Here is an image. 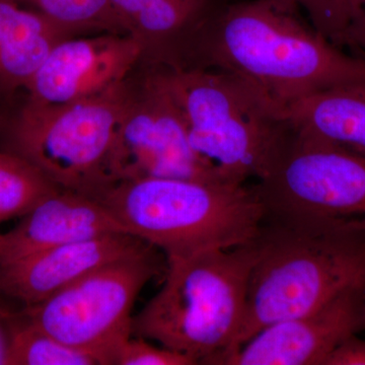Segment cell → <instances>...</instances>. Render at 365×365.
Here are the masks:
<instances>
[{
	"mask_svg": "<svg viewBox=\"0 0 365 365\" xmlns=\"http://www.w3.org/2000/svg\"><path fill=\"white\" fill-rule=\"evenodd\" d=\"M182 67L230 72L282 108L323 91L365 85L364 57L267 0H232L223 7L192 41Z\"/></svg>",
	"mask_w": 365,
	"mask_h": 365,
	"instance_id": "cell-1",
	"label": "cell"
},
{
	"mask_svg": "<svg viewBox=\"0 0 365 365\" xmlns=\"http://www.w3.org/2000/svg\"><path fill=\"white\" fill-rule=\"evenodd\" d=\"M241 328L225 360L266 327L365 288V222L265 212Z\"/></svg>",
	"mask_w": 365,
	"mask_h": 365,
	"instance_id": "cell-2",
	"label": "cell"
},
{
	"mask_svg": "<svg viewBox=\"0 0 365 365\" xmlns=\"http://www.w3.org/2000/svg\"><path fill=\"white\" fill-rule=\"evenodd\" d=\"M98 199L167 260L248 245L265 215L254 185L232 182L148 178L117 182Z\"/></svg>",
	"mask_w": 365,
	"mask_h": 365,
	"instance_id": "cell-3",
	"label": "cell"
},
{
	"mask_svg": "<svg viewBox=\"0 0 365 365\" xmlns=\"http://www.w3.org/2000/svg\"><path fill=\"white\" fill-rule=\"evenodd\" d=\"M158 71L197 157L225 182L265 176L292 129L282 107L230 72L168 66Z\"/></svg>",
	"mask_w": 365,
	"mask_h": 365,
	"instance_id": "cell-4",
	"label": "cell"
},
{
	"mask_svg": "<svg viewBox=\"0 0 365 365\" xmlns=\"http://www.w3.org/2000/svg\"><path fill=\"white\" fill-rule=\"evenodd\" d=\"M254 260L252 242L167 260L165 283L133 317L132 336L222 365L241 328Z\"/></svg>",
	"mask_w": 365,
	"mask_h": 365,
	"instance_id": "cell-5",
	"label": "cell"
},
{
	"mask_svg": "<svg viewBox=\"0 0 365 365\" xmlns=\"http://www.w3.org/2000/svg\"><path fill=\"white\" fill-rule=\"evenodd\" d=\"M131 95L124 83L60 105L28 101L11 126V153L38 168L60 189L98 198L118 125Z\"/></svg>",
	"mask_w": 365,
	"mask_h": 365,
	"instance_id": "cell-6",
	"label": "cell"
},
{
	"mask_svg": "<svg viewBox=\"0 0 365 365\" xmlns=\"http://www.w3.org/2000/svg\"><path fill=\"white\" fill-rule=\"evenodd\" d=\"M160 272L155 247L93 271L21 314L62 342L112 365L118 348L132 336V309L143 287Z\"/></svg>",
	"mask_w": 365,
	"mask_h": 365,
	"instance_id": "cell-7",
	"label": "cell"
},
{
	"mask_svg": "<svg viewBox=\"0 0 365 365\" xmlns=\"http://www.w3.org/2000/svg\"><path fill=\"white\" fill-rule=\"evenodd\" d=\"M292 125L254 185L265 212L365 222V155Z\"/></svg>",
	"mask_w": 365,
	"mask_h": 365,
	"instance_id": "cell-8",
	"label": "cell"
},
{
	"mask_svg": "<svg viewBox=\"0 0 365 365\" xmlns=\"http://www.w3.org/2000/svg\"><path fill=\"white\" fill-rule=\"evenodd\" d=\"M148 178L227 182L192 150L181 110L160 71L148 76L138 98L131 96L105 168L106 189Z\"/></svg>",
	"mask_w": 365,
	"mask_h": 365,
	"instance_id": "cell-9",
	"label": "cell"
},
{
	"mask_svg": "<svg viewBox=\"0 0 365 365\" xmlns=\"http://www.w3.org/2000/svg\"><path fill=\"white\" fill-rule=\"evenodd\" d=\"M145 45L131 34L71 37L53 48L26 91L31 102L60 105L101 95L124 83Z\"/></svg>",
	"mask_w": 365,
	"mask_h": 365,
	"instance_id": "cell-10",
	"label": "cell"
},
{
	"mask_svg": "<svg viewBox=\"0 0 365 365\" xmlns=\"http://www.w3.org/2000/svg\"><path fill=\"white\" fill-rule=\"evenodd\" d=\"M365 288L350 290L300 316L266 327L223 365H324L350 336L365 329Z\"/></svg>",
	"mask_w": 365,
	"mask_h": 365,
	"instance_id": "cell-11",
	"label": "cell"
},
{
	"mask_svg": "<svg viewBox=\"0 0 365 365\" xmlns=\"http://www.w3.org/2000/svg\"><path fill=\"white\" fill-rule=\"evenodd\" d=\"M148 246L135 235L116 234L43 250L0 264V294L25 307L34 306L93 271Z\"/></svg>",
	"mask_w": 365,
	"mask_h": 365,
	"instance_id": "cell-12",
	"label": "cell"
},
{
	"mask_svg": "<svg viewBox=\"0 0 365 365\" xmlns=\"http://www.w3.org/2000/svg\"><path fill=\"white\" fill-rule=\"evenodd\" d=\"M116 234L129 232L100 199L58 188L6 234L0 264L53 247Z\"/></svg>",
	"mask_w": 365,
	"mask_h": 365,
	"instance_id": "cell-13",
	"label": "cell"
},
{
	"mask_svg": "<svg viewBox=\"0 0 365 365\" xmlns=\"http://www.w3.org/2000/svg\"><path fill=\"white\" fill-rule=\"evenodd\" d=\"M232 0H110L127 32L157 46L165 66H181L192 41Z\"/></svg>",
	"mask_w": 365,
	"mask_h": 365,
	"instance_id": "cell-14",
	"label": "cell"
},
{
	"mask_svg": "<svg viewBox=\"0 0 365 365\" xmlns=\"http://www.w3.org/2000/svg\"><path fill=\"white\" fill-rule=\"evenodd\" d=\"M71 31L16 0H0V91L26 88Z\"/></svg>",
	"mask_w": 365,
	"mask_h": 365,
	"instance_id": "cell-15",
	"label": "cell"
},
{
	"mask_svg": "<svg viewBox=\"0 0 365 365\" xmlns=\"http://www.w3.org/2000/svg\"><path fill=\"white\" fill-rule=\"evenodd\" d=\"M283 111L299 130L365 155V85L316 93Z\"/></svg>",
	"mask_w": 365,
	"mask_h": 365,
	"instance_id": "cell-16",
	"label": "cell"
},
{
	"mask_svg": "<svg viewBox=\"0 0 365 365\" xmlns=\"http://www.w3.org/2000/svg\"><path fill=\"white\" fill-rule=\"evenodd\" d=\"M9 365H98L90 354L33 325L20 314L9 319Z\"/></svg>",
	"mask_w": 365,
	"mask_h": 365,
	"instance_id": "cell-17",
	"label": "cell"
},
{
	"mask_svg": "<svg viewBox=\"0 0 365 365\" xmlns=\"http://www.w3.org/2000/svg\"><path fill=\"white\" fill-rule=\"evenodd\" d=\"M282 13L299 16L306 11L314 30L341 49L353 53L365 14L359 0H267Z\"/></svg>",
	"mask_w": 365,
	"mask_h": 365,
	"instance_id": "cell-18",
	"label": "cell"
},
{
	"mask_svg": "<svg viewBox=\"0 0 365 365\" xmlns=\"http://www.w3.org/2000/svg\"><path fill=\"white\" fill-rule=\"evenodd\" d=\"M58 187L26 158L0 151V223L26 215Z\"/></svg>",
	"mask_w": 365,
	"mask_h": 365,
	"instance_id": "cell-19",
	"label": "cell"
},
{
	"mask_svg": "<svg viewBox=\"0 0 365 365\" xmlns=\"http://www.w3.org/2000/svg\"><path fill=\"white\" fill-rule=\"evenodd\" d=\"M63 26L71 33L105 30L129 34L110 0H16Z\"/></svg>",
	"mask_w": 365,
	"mask_h": 365,
	"instance_id": "cell-20",
	"label": "cell"
},
{
	"mask_svg": "<svg viewBox=\"0 0 365 365\" xmlns=\"http://www.w3.org/2000/svg\"><path fill=\"white\" fill-rule=\"evenodd\" d=\"M197 362L187 355L151 344L150 340L136 337L125 341L118 348L112 365H193Z\"/></svg>",
	"mask_w": 365,
	"mask_h": 365,
	"instance_id": "cell-21",
	"label": "cell"
},
{
	"mask_svg": "<svg viewBox=\"0 0 365 365\" xmlns=\"http://www.w3.org/2000/svg\"><path fill=\"white\" fill-rule=\"evenodd\" d=\"M324 365H365V340L357 334L346 338L329 354Z\"/></svg>",
	"mask_w": 365,
	"mask_h": 365,
	"instance_id": "cell-22",
	"label": "cell"
},
{
	"mask_svg": "<svg viewBox=\"0 0 365 365\" xmlns=\"http://www.w3.org/2000/svg\"><path fill=\"white\" fill-rule=\"evenodd\" d=\"M11 313L7 312L0 302V365H9V319H11Z\"/></svg>",
	"mask_w": 365,
	"mask_h": 365,
	"instance_id": "cell-23",
	"label": "cell"
},
{
	"mask_svg": "<svg viewBox=\"0 0 365 365\" xmlns=\"http://www.w3.org/2000/svg\"><path fill=\"white\" fill-rule=\"evenodd\" d=\"M359 2L365 14V0H359ZM354 54L365 58V20L355 39Z\"/></svg>",
	"mask_w": 365,
	"mask_h": 365,
	"instance_id": "cell-24",
	"label": "cell"
},
{
	"mask_svg": "<svg viewBox=\"0 0 365 365\" xmlns=\"http://www.w3.org/2000/svg\"><path fill=\"white\" fill-rule=\"evenodd\" d=\"M4 246H6V234H0V257L4 253Z\"/></svg>",
	"mask_w": 365,
	"mask_h": 365,
	"instance_id": "cell-25",
	"label": "cell"
},
{
	"mask_svg": "<svg viewBox=\"0 0 365 365\" xmlns=\"http://www.w3.org/2000/svg\"><path fill=\"white\" fill-rule=\"evenodd\" d=\"M364 314H365V300H364Z\"/></svg>",
	"mask_w": 365,
	"mask_h": 365,
	"instance_id": "cell-26",
	"label": "cell"
}]
</instances>
